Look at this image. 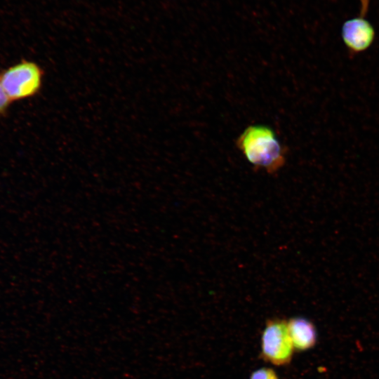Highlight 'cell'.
<instances>
[{
	"mask_svg": "<svg viewBox=\"0 0 379 379\" xmlns=\"http://www.w3.org/2000/svg\"><path fill=\"white\" fill-rule=\"evenodd\" d=\"M287 324L295 350L305 351L316 345L317 334L312 321L303 317H293L287 321Z\"/></svg>",
	"mask_w": 379,
	"mask_h": 379,
	"instance_id": "5",
	"label": "cell"
},
{
	"mask_svg": "<svg viewBox=\"0 0 379 379\" xmlns=\"http://www.w3.org/2000/svg\"><path fill=\"white\" fill-rule=\"evenodd\" d=\"M361 13L359 16L346 20L341 29L343 41L352 54L366 51L373 43L375 32L372 24L365 18L369 0H360Z\"/></svg>",
	"mask_w": 379,
	"mask_h": 379,
	"instance_id": "4",
	"label": "cell"
},
{
	"mask_svg": "<svg viewBox=\"0 0 379 379\" xmlns=\"http://www.w3.org/2000/svg\"><path fill=\"white\" fill-rule=\"evenodd\" d=\"M44 71L34 62L23 60L0 74L1 86L11 102L36 95L42 87Z\"/></svg>",
	"mask_w": 379,
	"mask_h": 379,
	"instance_id": "2",
	"label": "cell"
},
{
	"mask_svg": "<svg viewBox=\"0 0 379 379\" xmlns=\"http://www.w3.org/2000/svg\"><path fill=\"white\" fill-rule=\"evenodd\" d=\"M249 379H279V378L274 369L262 367L254 371Z\"/></svg>",
	"mask_w": 379,
	"mask_h": 379,
	"instance_id": "6",
	"label": "cell"
},
{
	"mask_svg": "<svg viewBox=\"0 0 379 379\" xmlns=\"http://www.w3.org/2000/svg\"><path fill=\"white\" fill-rule=\"evenodd\" d=\"M294 350L287 321L280 318L267 319L261 336V359L274 366H287L292 360Z\"/></svg>",
	"mask_w": 379,
	"mask_h": 379,
	"instance_id": "3",
	"label": "cell"
},
{
	"mask_svg": "<svg viewBox=\"0 0 379 379\" xmlns=\"http://www.w3.org/2000/svg\"><path fill=\"white\" fill-rule=\"evenodd\" d=\"M237 145L256 168L274 173L285 164L286 150L274 131L267 126H249L239 136Z\"/></svg>",
	"mask_w": 379,
	"mask_h": 379,
	"instance_id": "1",
	"label": "cell"
},
{
	"mask_svg": "<svg viewBox=\"0 0 379 379\" xmlns=\"http://www.w3.org/2000/svg\"><path fill=\"white\" fill-rule=\"evenodd\" d=\"M10 103L11 101L6 95L0 81V115L6 112Z\"/></svg>",
	"mask_w": 379,
	"mask_h": 379,
	"instance_id": "7",
	"label": "cell"
}]
</instances>
